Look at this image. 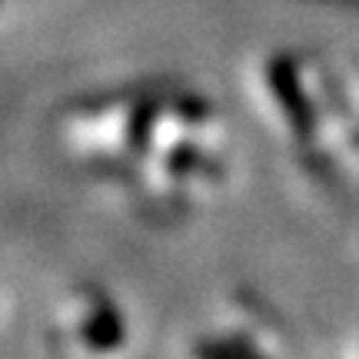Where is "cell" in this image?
<instances>
[{
  "label": "cell",
  "mask_w": 359,
  "mask_h": 359,
  "mask_svg": "<svg viewBox=\"0 0 359 359\" xmlns=\"http://www.w3.org/2000/svg\"><path fill=\"white\" fill-rule=\"evenodd\" d=\"M60 154L120 187L147 217L180 219L210 206L233 173L230 123L213 100L177 83L87 93L53 120Z\"/></svg>",
  "instance_id": "obj_1"
},
{
  "label": "cell",
  "mask_w": 359,
  "mask_h": 359,
  "mask_svg": "<svg viewBox=\"0 0 359 359\" xmlns=\"http://www.w3.org/2000/svg\"><path fill=\"white\" fill-rule=\"evenodd\" d=\"M257 100L266 127L306 170L336 173L339 167H353L343 90L313 60L293 53L269 57L257 74Z\"/></svg>",
  "instance_id": "obj_2"
},
{
  "label": "cell",
  "mask_w": 359,
  "mask_h": 359,
  "mask_svg": "<svg viewBox=\"0 0 359 359\" xmlns=\"http://www.w3.org/2000/svg\"><path fill=\"white\" fill-rule=\"evenodd\" d=\"M43 343L50 359H130L133 333L123 306L97 283H80L50 306Z\"/></svg>",
  "instance_id": "obj_3"
},
{
  "label": "cell",
  "mask_w": 359,
  "mask_h": 359,
  "mask_svg": "<svg viewBox=\"0 0 359 359\" xmlns=\"http://www.w3.org/2000/svg\"><path fill=\"white\" fill-rule=\"evenodd\" d=\"M177 359H299L276 316L253 296H233L193 330Z\"/></svg>",
  "instance_id": "obj_4"
},
{
  "label": "cell",
  "mask_w": 359,
  "mask_h": 359,
  "mask_svg": "<svg viewBox=\"0 0 359 359\" xmlns=\"http://www.w3.org/2000/svg\"><path fill=\"white\" fill-rule=\"evenodd\" d=\"M353 4H359V0H353Z\"/></svg>",
  "instance_id": "obj_5"
}]
</instances>
